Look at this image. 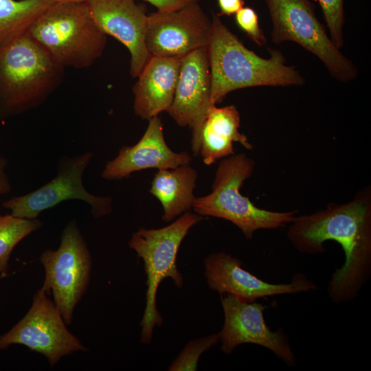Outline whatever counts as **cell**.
Instances as JSON below:
<instances>
[{"instance_id": "cell-1", "label": "cell", "mask_w": 371, "mask_h": 371, "mask_svg": "<svg viewBox=\"0 0 371 371\" xmlns=\"http://www.w3.org/2000/svg\"><path fill=\"white\" fill-rule=\"evenodd\" d=\"M286 236L302 254H321L327 240L338 243L344 253L343 265L335 270L327 286L331 301L354 300L371 276V189L367 186L345 203H328L324 210L295 216Z\"/></svg>"}, {"instance_id": "cell-2", "label": "cell", "mask_w": 371, "mask_h": 371, "mask_svg": "<svg viewBox=\"0 0 371 371\" xmlns=\"http://www.w3.org/2000/svg\"><path fill=\"white\" fill-rule=\"evenodd\" d=\"M212 14V31L207 47L211 76V102L216 105L230 92L255 87L302 86L305 78L294 67L285 64L283 54L268 49L264 58L247 49Z\"/></svg>"}, {"instance_id": "cell-3", "label": "cell", "mask_w": 371, "mask_h": 371, "mask_svg": "<svg viewBox=\"0 0 371 371\" xmlns=\"http://www.w3.org/2000/svg\"><path fill=\"white\" fill-rule=\"evenodd\" d=\"M65 68L27 33L0 48V120L43 104L64 80Z\"/></svg>"}, {"instance_id": "cell-4", "label": "cell", "mask_w": 371, "mask_h": 371, "mask_svg": "<svg viewBox=\"0 0 371 371\" xmlns=\"http://www.w3.org/2000/svg\"><path fill=\"white\" fill-rule=\"evenodd\" d=\"M254 168V161L245 153L223 158L218 164L211 192L195 197L192 206L194 212L232 222L249 240L258 230L276 229L289 224L296 210L273 212L261 209L240 193V188L252 175Z\"/></svg>"}, {"instance_id": "cell-5", "label": "cell", "mask_w": 371, "mask_h": 371, "mask_svg": "<svg viewBox=\"0 0 371 371\" xmlns=\"http://www.w3.org/2000/svg\"><path fill=\"white\" fill-rule=\"evenodd\" d=\"M26 33L65 68L89 67L106 44V35L95 25L86 2L53 3Z\"/></svg>"}, {"instance_id": "cell-6", "label": "cell", "mask_w": 371, "mask_h": 371, "mask_svg": "<svg viewBox=\"0 0 371 371\" xmlns=\"http://www.w3.org/2000/svg\"><path fill=\"white\" fill-rule=\"evenodd\" d=\"M202 218L199 214L187 212L166 227L139 228L128 241L129 247L143 260L147 278L146 307L140 322L142 344H150L154 328L163 323L156 305L157 291L161 281L170 278L176 286H183V277L176 262L177 253L189 230Z\"/></svg>"}, {"instance_id": "cell-7", "label": "cell", "mask_w": 371, "mask_h": 371, "mask_svg": "<svg viewBox=\"0 0 371 371\" xmlns=\"http://www.w3.org/2000/svg\"><path fill=\"white\" fill-rule=\"evenodd\" d=\"M272 23L271 40L294 42L319 58L336 80L356 79L358 70L332 42L309 0H265Z\"/></svg>"}, {"instance_id": "cell-8", "label": "cell", "mask_w": 371, "mask_h": 371, "mask_svg": "<svg viewBox=\"0 0 371 371\" xmlns=\"http://www.w3.org/2000/svg\"><path fill=\"white\" fill-rule=\"evenodd\" d=\"M40 262L45 271L42 288L52 295L64 321L70 325L76 306L87 290L92 270L91 255L76 220L64 227L58 248L45 250Z\"/></svg>"}, {"instance_id": "cell-9", "label": "cell", "mask_w": 371, "mask_h": 371, "mask_svg": "<svg viewBox=\"0 0 371 371\" xmlns=\"http://www.w3.org/2000/svg\"><path fill=\"white\" fill-rule=\"evenodd\" d=\"M67 326L54 302L41 287L26 314L0 335V350L14 344L23 345L45 356L53 368L65 356L89 350Z\"/></svg>"}, {"instance_id": "cell-10", "label": "cell", "mask_w": 371, "mask_h": 371, "mask_svg": "<svg viewBox=\"0 0 371 371\" xmlns=\"http://www.w3.org/2000/svg\"><path fill=\"white\" fill-rule=\"evenodd\" d=\"M91 152L59 159L57 175L48 183L26 194L5 201L2 205L16 217L34 219L43 211L67 200H81L91 207L94 218H99L112 212V199L89 193L82 182L84 172L93 159Z\"/></svg>"}, {"instance_id": "cell-11", "label": "cell", "mask_w": 371, "mask_h": 371, "mask_svg": "<svg viewBox=\"0 0 371 371\" xmlns=\"http://www.w3.org/2000/svg\"><path fill=\"white\" fill-rule=\"evenodd\" d=\"M224 324L218 333L223 352L229 355L240 344H254L273 352L290 367H295L297 358L285 331L278 328L272 331L265 322L263 313L268 306L247 302L231 294L221 295Z\"/></svg>"}, {"instance_id": "cell-12", "label": "cell", "mask_w": 371, "mask_h": 371, "mask_svg": "<svg viewBox=\"0 0 371 371\" xmlns=\"http://www.w3.org/2000/svg\"><path fill=\"white\" fill-rule=\"evenodd\" d=\"M212 23L197 3L148 15L146 46L152 56H179L207 47Z\"/></svg>"}, {"instance_id": "cell-13", "label": "cell", "mask_w": 371, "mask_h": 371, "mask_svg": "<svg viewBox=\"0 0 371 371\" xmlns=\"http://www.w3.org/2000/svg\"><path fill=\"white\" fill-rule=\"evenodd\" d=\"M211 102V76L207 47L182 57L172 102L166 111L181 126L192 129V150L199 153L201 128Z\"/></svg>"}, {"instance_id": "cell-14", "label": "cell", "mask_w": 371, "mask_h": 371, "mask_svg": "<svg viewBox=\"0 0 371 371\" xmlns=\"http://www.w3.org/2000/svg\"><path fill=\"white\" fill-rule=\"evenodd\" d=\"M204 275L208 287L220 294H231L239 300L254 302L257 299L315 291L317 286L302 273L295 274L286 284L262 280L242 267V262L225 251L210 254L204 261Z\"/></svg>"}, {"instance_id": "cell-15", "label": "cell", "mask_w": 371, "mask_h": 371, "mask_svg": "<svg viewBox=\"0 0 371 371\" xmlns=\"http://www.w3.org/2000/svg\"><path fill=\"white\" fill-rule=\"evenodd\" d=\"M98 27L129 51L130 74L136 78L150 56L146 46L148 15L135 0H86Z\"/></svg>"}, {"instance_id": "cell-16", "label": "cell", "mask_w": 371, "mask_h": 371, "mask_svg": "<svg viewBox=\"0 0 371 371\" xmlns=\"http://www.w3.org/2000/svg\"><path fill=\"white\" fill-rule=\"evenodd\" d=\"M191 155L186 151L176 153L167 145L160 118L149 120L148 127L138 142L132 146H123L117 156L106 163L101 176L106 180H119L134 172L157 168L173 169L190 165Z\"/></svg>"}, {"instance_id": "cell-17", "label": "cell", "mask_w": 371, "mask_h": 371, "mask_svg": "<svg viewBox=\"0 0 371 371\" xmlns=\"http://www.w3.org/2000/svg\"><path fill=\"white\" fill-rule=\"evenodd\" d=\"M182 57L152 56L133 87L136 115L149 120L170 108L175 92Z\"/></svg>"}, {"instance_id": "cell-18", "label": "cell", "mask_w": 371, "mask_h": 371, "mask_svg": "<svg viewBox=\"0 0 371 371\" xmlns=\"http://www.w3.org/2000/svg\"><path fill=\"white\" fill-rule=\"evenodd\" d=\"M240 117L234 105L223 107L213 106L203 122L199 153L205 164L210 166L218 159L235 154L234 142L252 150L247 137L239 132Z\"/></svg>"}, {"instance_id": "cell-19", "label": "cell", "mask_w": 371, "mask_h": 371, "mask_svg": "<svg viewBox=\"0 0 371 371\" xmlns=\"http://www.w3.org/2000/svg\"><path fill=\"white\" fill-rule=\"evenodd\" d=\"M197 177L196 170L190 165L158 170L155 174L149 192L162 205L164 221H171L192 208Z\"/></svg>"}, {"instance_id": "cell-20", "label": "cell", "mask_w": 371, "mask_h": 371, "mask_svg": "<svg viewBox=\"0 0 371 371\" xmlns=\"http://www.w3.org/2000/svg\"><path fill=\"white\" fill-rule=\"evenodd\" d=\"M52 0H0V48L25 34Z\"/></svg>"}, {"instance_id": "cell-21", "label": "cell", "mask_w": 371, "mask_h": 371, "mask_svg": "<svg viewBox=\"0 0 371 371\" xmlns=\"http://www.w3.org/2000/svg\"><path fill=\"white\" fill-rule=\"evenodd\" d=\"M42 226L43 223L37 218H22L11 214L0 215V278L9 275V260L16 246Z\"/></svg>"}, {"instance_id": "cell-22", "label": "cell", "mask_w": 371, "mask_h": 371, "mask_svg": "<svg viewBox=\"0 0 371 371\" xmlns=\"http://www.w3.org/2000/svg\"><path fill=\"white\" fill-rule=\"evenodd\" d=\"M218 341V333L190 341L169 366L168 370H196L201 355Z\"/></svg>"}, {"instance_id": "cell-23", "label": "cell", "mask_w": 371, "mask_h": 371, "mask_svg": "<svg viewBox=\"0 0 371 371\" xmlns=\"http://www.w3.org/2000/svg\"><path fill=\"white\" fill-rule=\"evenodd\" d=\"M330 33V38L339 49L344 46L343 27L345 21L344 0H317Z\"/></svg>"}, {"instance_id": "cell-24", "label": "cell", "mask_w": 371, "mask_h": 371, "mask_svg": "<svg viewBox=\"0 0 371 371\" xmlns=\"http://www.w3.org/2000/svg\"><path fill=\"white\" fill-rule=\"evenodd\" d=\"M237 25L247 37L260 47L267 44V39L260 27L258 16L250 7H243L235 14Z\"/></svg>"}, {"instance_id": "cell-25", "label": "cell", "mask_w": 371, "mask_h": 371, "mask_svg": "<svg viewBox=\"0 0 371 371\" xmlns=\"http://www.w3.org/2000/svg\"><path fill=\"white\" fill-rule=\"evenodd\" d=\"M153 5L157 10L172 11L179 10L188 4L197 3L200 0H144Z\"/></svg>"}, {"instance_id": "cell-26", "label": "cell", "mask_w": 371, "mask_h": 371, "mask_svg": "<svg viewBox=\"0 0 371 371\" xmlns=\"http://www.w3.org/2000/svg\"><path fill=\"white\" fill-rule=\"evenodd\" d=\"M220 9V16H231L244 7V0H217Z\"/></svg>"}, {"instance_id": "cell-27", "label": "cell", "mask_w": 371, "mask_h": 371, "mask_svg": "<svg viewBox=\"0 0 371 371\" xmlns=\"http://www.w3.org/2000/svg\"><path fill=\"white\" fill-rule=\"evenodd\" d=\"M8 166V159L0 153V194L9 193L12 190V185L5 168Z\"/></svg>"}, {"instance_id": "cell-28", "label": "cell", "mask_w": 371, "mask_h": 371, "mask_svg": "<svg viewBox=\"0 0 371 371\" xmlns=\"http://www.w3.org/2000/svg\"><path fill=\"white\" fill-rule=\"evenodd\" d=\"M55 3H82L85 2L86 0H52Z\"/></svg>"}]
</instances>
